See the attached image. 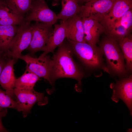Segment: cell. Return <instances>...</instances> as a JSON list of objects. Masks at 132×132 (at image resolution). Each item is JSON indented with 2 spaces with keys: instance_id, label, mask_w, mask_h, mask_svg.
I'll list each match as a JSON object with an SVG mask.
<instances>
[{
  "instance_id": "obj_1",
  "label": "cell",
  "mask_w": 132,
  "mask_h": 132,
  "mask_svg": "<svg viewBox=\"0 0 132 132\" xmlns=\"http://www.w3.org/2000/svg\"><path fill=\"white\" fill-rule=\"evenodd\" d=\"M65 40L58 46L52 59L53 65L51 80L52 85L56 79L59 78H73L78 82L77 86L75 87L76 91L80 92L81 80L84 75L73 60L72 50L69 41L67 39V41Z\"/></svg>"
},
{
  "instance_id": "obj_2",
  "label": "cell",
  "mask_w": 132,
  "mask_h": 132,
  "mask_svg": "<svg viewBox=\"0 0 132 132\" xmlns=\"http://www.w3.org/2000/svg\"><path fill=\"white\" fill-rule=\"evenodd\" d=\"M99 47L110 69L118 75L125 74L126 71L124 58L118 43L107 36L101 40Z\"/></svg>"
},
{
  "instance_id": "obj_3",
  "label": "cell",
  "mask_w": 132,
  "mask_h": 132,
  "mask_svg": "<svg viewBox=\"0 0 132 132\" xmlns=\"http://www.w3.org/2000/svg\"><path fill=\"white\" fill-rule=\"evenodd\" d=\"M67 39L72 50L84 64L92 68L101 66L103 54L99 47L96 45L75 42Z\"/></svg>"
},
{
  "instance_id": "obj_4",
  "label": "cell",
  "mask_w": 132,
  "mask_h": 132,
  "mask_svg": "<svg viewBox=\"0 0 132 132\" xmlns=\"http://www.w3.org/2000/svg\"><path fill=\"white\" fill-rule=\"evenodd\" d=\"M32 35L31 22L25 21L19 26L17 32L11 42L5 56L11 58L16 63L22 51L27 49Z\"/></svg>"
},
{
  "instance_id": "obj_5",
  "label": "cell",
  "mask_w": 132,
  "mask_h": 132,
  "mask_svg": "<svg viewBox=\"0 0 132 132\" xmlns=\"http://www.w3.org/2000/svg\"><path fill=\"white\" fill-rule=\"evenodd\" d=\"M13 92L18 104V111L22 112L24 117L30 113L32 108L36 102L38 105L42 106L48 102V98L44 96V93L36 91L34 89L26 90L14 88Z\"/></svg>"
},
{
  "instance_id": "obj_6",
  "label": "cell",
  "mask_w": 132,
  "mask_h": 132,
  "mask_svg": "<svg viewBox=\"0 0 132 132\" xmlns=\"http://www.w3.org/2000/svg\"><path fill=\"white\" fill-rule=\"evenodd\" d=\"M26 63V69L35 74L39 77L47 80L51 85V76L53 67L52 59L47 55L44 57L34 58L29 54L21 55L19 57Z\"/></svg>"
},
{
  "instance_id": "obj_7",
  "label": "cell",
  "mask_w": 132,
  "mask_h": 132,
  "mask_svg": "<svg viewBox=\"0 0 132 132\" xmlns=\"http://www.w3.org/2000/svg\"><path fill=\"white\" fill-rule=\"evenodd\" d=\"M32 35L30 44L27 49L32 55L40 51H44L54 28L53 25L35 22L31 24Z\"/></svg>"
},
{
  "instance_id": "obj_8",
  "label": "cell",
  "mask_w": 132,
  "mask_h": 132,
  "mask_svg": "<svg viewBox=\"0 0 132 132\" xmlns=\"http://www.w3.org/2000/svg\"><path fill=\"white\" fill-rule=\"evenodd\" d=\"M30 14L25 18V21H32L54 25L58 20L57 15L51 10L44 0H33Z\"/></svg>"
},
{
  "instance_id": "obj_9",
  "label": "cell",
  "mask_w": 132,
  "mask_h": 132,
  "mask_svg": "<svg viewBox=\"0 0 132 132\" xmlns=\"http://www.w3.org/2000/svg\"><path fill=\"white\" fill-rule=\"evenodd\" d=\"M115 0H91L82 5V10L77 15L81 18L91 17L100 23L109 12Z\"/></svg>"
},
{
  "instance_id": "obj_10",
  "label": "cell",
  "mask_w": 132,
  "mask_h": 132,
  "mask_svg": "<svg viewBox=\"0 0 132 132\" xmlns=\"http://www.w3.org/2000/svg\"><path fill=\"white\" fill-rule=\"evenodd\" d=\"M132 8V0H115L109 12L100 22L107 33L115 23L127 11Z\"/></svg>"
},
{
  "instance_id": "obj_11",
  "label": "cell",
  "mask_w": 132,
  "mask_h": 132,
  "mask_svg": "<svg viewBox=\"0 0 132 132\" xmlns=\"http://www.w3.org/2000/svg\"><path fill=\"white\" fill-rule=\"evenodd\" d=\"M110 87L113 90L111 99L117 103L119 99H122L128 108L132 116V77L131 75L117 82L111 84Z\"/></svg>"
},
{
  "instance_id": "obj_12",
  "label": "cell",
  "mask_w": 132,
  "mask_h": 132,
  "mask_svg": "<svg viewBox=\"0 0 132 132\" xmlns=\"http://www.w3.org/2000/svg\"><path fill=\"white\" fill-rule=\"evenodd\" d=\"M84 34V39L89 44L96 45L100 35L104 33L103 26L97 20L89 17L81 18Z\"/></svg>"
},
{
  "instance_id": "obj_13",
  "label": "cell",
  "mask_w": 132,
  "mask_h": 132,
  "mask_svg": "<svg viewBox=\"0 0 132 132\" xmlns=\"http://www.w3.org/2000/svg\"><path fill=\"white\" fill-rule=\"evenodd\" d=\"M15 63L13 59L8 58L0 75V85L12 98L15 96L13 91L16 79L13 67Z\"/></svg>"
},
{
  "instance_id": "obj_14",
  "label": "cell",
  "mask_w": 132,
  "mask_h": 132,
  "mask_svg": "<svg viewBox=\"0 0 132 132\" xmlns=\"http://www.w3.org/2000/svg\"><path fill=\"white\" fill-rule=\"evenodd\" d=\"M67 23L66 21L60 24H55L53 31L47 43L45 50L40 57H43L49 52L53 53L55 48L58 46L66 38Z\"/></svg>"
},
{
  "instance_id": "obj_15",
  "label": "cell",
  "mask_w": 132,
  "mask_h": 132,
  "mask_svg": "<svg viewBox=\"0 0 132 132\" xmlns=\"http://www.w3.org/2000/svg\"><path fill=\"white\" fill-rule=\"evenodd\" d=\"M67 23L66 38L73 41L86 42L83 23L81 18L76 15L66 20Z\"/></svg>"
},
{
  "instance_id": "obj_16",
  "label": "cell",
  "mask_w": 132,
  "mask_h": 132,
  "mask_svg": "<svg viewBox=\"0 0 132 132\" xmlns=\"http://www.w3.org/2000/svg\"><path fill=\"white\" fill-rule=\"evenodd\" d=\"M61 10L57 16L58 20H61L62 21L78 14L82 10V5H79L77 0H61Z\"/></svg>"
},
{
  "instance_id": "obj_17",
  "label": "cell",
  "mask_w": 132,
  "mask_h": 132,
  "mask_svg": "<svg viewBox=\"0 0 132 132\" xmlns=\"http://www.w3.org/2000/svg\"><path fill=\"white\" fill-rule=\"evenodd\" d=\"M18 27L17 25H0V50L4 55L7 52Z\"/></svg>"
},
{
  "instance_id": "obj_18",
  "label": "cell",
  "mask_w": 132,
  "mask_h": 132,
  "mask_svg": "<svg viewBox=\"0 0 132 132\" xmlns=\"http://www.w3.org/2000/svg\"><path fill=\"white\" fill-rule=\"evenodd\" d=\"M39 77L28 70H26L23 74L16 78L15 88L19 89L32 90Z\"/></svg>"
},
{
  "instance_id": "obj_19",
  "label": "cell",
  "mask_w": 132,
  "mask_h": 132,
  "mask_svg": "<svg viewBox=\"0 0 132 132\" xmlns=\"http://www.w3.org/2000/svg\"><path fill=\"white\" fill-rule=\"evenodd\" d=\"M33 0H3L8 8L13 12L24 17L29 11Z\"/></svg>"
},
{
  "instance_id": "obj_20",
  "label": "cell",
  "mask_w": 132,
  "mask_h": 132,
  "mask_svg": "<svg viewBox=\"0 0 132 132\" xmlns=\"http://www.w3.org/2000/svg\"><path fill=\"white\" fill-rule=\"evenodd\" d=\"M122 50L126 62V68L129 71L132 69V39L129 35L124 38L118 43Z\"/></svg>"
},
{
  "instance_id": "obj_21",
  "label": "cell",
  "mask_w": 132,
  "mask_h": 132,
  "mask_svg": "<svg viewBox=\"0 0 132 132\" xmlns=\"http://www.w3.org/2000/svg\"><path fill=\"white\" fill-rule=\"evenodd\" d=\"M8 108L15 109L18 111V103L13 100L5 91L0 88V111Z\"/></svg>"
},
{
  "instance_id": "obj_22",
  "label": "cell",
  "mask_w": 132,
  "mask_h": 132,
  "mask_svg": "<svg viewBox=\"0 0 132 132\" xmlns=\"http://www.w3.org/2000/svg\"><path fill=\"white\" fill-rule=\"evenodd\" d=\"M25 21L24 17L14 13L8 17L0 19V25H19Z\"/></svg>"
},
{
  "instance_id": "obj_23",
  "label": "cell",
  "mask_w": 132,
  "mask_h": 132,
  "mask_svg": "<svg viewBox=\"0 0 132 132\" xmlns=\"http://www.w3.org/2000/svg\"><path fill=\"white\" fill-rule=\"evenodd\" d=\"M127 29L131 31L132 28V10L127 11L117 21Z\"/></svg>"
},
{
  "instance_id": "obj_24",
  "label": "cell",
  "mask_w": 132,
  "mask_h": 132,
  "mask_svg": "<svg viewBox=\"0 0 132 132\" xmlns=\"http://www.w3.org/2000/svg\"><path fill=\"white\" fill-rule=\"evenodd\" d=\"M13 13L8 8L3 0H0V19L8 17Z\"/></svg>"
},
{
  "instance_id": "obj_25",
  "label": "cell",
  "mask_w": 132,
  "mask_h": 132,
  "mask_svg": "<svg viewBox=\"0 0 132 132\" xmlns=\"http://www.w3.org/2000/svg\"><path fill=\"white\" fill-rule=\"evenodd\" d=\"M7 112V109L0 111V132H7L8 131L3 126L2 122V119L6 115Z\"/></svg>"
},
{
  "instance_id": "obj_26",
  "label": "cell",
  "mask_w": 132,
  "mask_h": 132,
  "mask_svg": "<svg viewBox=\"0 0 132 132\" xmlns=\"http://www.w3.org/2000/svg\"><path fill=\"white\" fill-rule=\"evenodd\" d=\"M8 57L3 56L0 58V75Z\"/></svg>"
},
{
  "instance_id": "obj_27",
  "label": "cell",
  "mask_w": 132,
  "mask_h": 132,
  "mask_svg": "<svg viewBox=\"0 0 132 132\" xmlns=\"http://www.w3.org/2000/svg\"><path fill=\"white\" fill-rule=\"evenodd\" d=\"M52 5L53 6H57L59 4V0H52Z\"/></svg>"
},
{
  "instance_id": "obj_28",
  "label": "cell",
  "mask_w": 132,
  "mask_h": 132,
  "mask_svg": "<svg viewBox=\"0 0 132 132\" xmlns=\"http://www.w3.org/2000/svg\"><path fill=\"white\" fill-rule=\"evenodd\" d=\"M91 0H77L78 4L80 3H83L88 2Z\"/></svg>"
},
{
  "instance_id": "obj_29",
  "label": "cell",
  "mask_w": 132,
  "mask_h": 132,
  "mask_svg": "<svg viewBox=\"0 0 132 132\" xmlns=\"http://www.w3.org/2000/svg\"><path fill=\"white\" fill-rule=\"evenodd\" d=\"M3 56H5L4 54L0 50V58Z\"/></svg>"
}]
</instances>
